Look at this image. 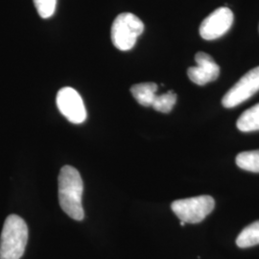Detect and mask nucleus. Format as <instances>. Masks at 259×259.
I'll list each match as a JSON object with an SVG mask.
<instances>
[{"mask_svg":"<svg viewBox=\"0 0 259 259\" xmlns=\"http://www.w3.org/2000/svg\"><path fill=\"white\" fill-rule=\"evenodd\" d=\"M215 201L211 196L202 195L188 199L177 200L171 204V208L177 217L185 223L198 224L212 212Z\"/></svg>","mask_w":259,"mask_h":259,"instance_id":"nucleus-4","label":"nucleus"},{"mask_svg":"<svg viewBox=\"0 0 259 259\" xmlns=\"http://www.w3.org/2000/svg\"><path fill=\"white\" fill-rule=\"evenodd\" d=\"M237 166L253 173H259V150L242 152L235 158Z\"/></svg>","mask_w":259,"mask_h":259,"instance_id":"nucleus-12","label":"nucleus"},{"mask_svg":"<svg viewBox=\"0 0 259 259\" xmlns=\"http://www.w3.org/2000/svg\"><path fill=\"white\" fill-rule=\"evenodd\" d=\"M196 66H191L187 70L189 79L199 85L215 81L220 75V66L215 63L212 57L204 52H198L195 55Z\"/></svg>","mask_w":259,"mask_h":259,"instance_id":"nucleus-8","label":"nucleus"},{"mask_svg":"<svg viewBox=\"0 0 259 259\" xmlns=\"http://www.w3.org/2000/svg\"><path fill=\"white\" fill-rule=\"evenodd\" d=\"M57 107L65 118L71 123L81 124L87 119V111L80 94L74 89H61L56 98Z\"/></svg>","mask_w":259,"mask_h":259,"instance_id":"nucleus-6","label":"nucleus"},{"mask_svg":"<svg viewBox=\"0 0 259 259\" xmlns=\"http://www.w3.org/2000/svg\"><path fill=\"white\" fill-rule=\"evenodd\" d=\"M233 13L228 7H220L203 20L200 35L204 39L212 40L224 36L232 27Z\"/></svg>","mask_w":259,"mask_h":259,"instance_id":"nucleus-7","label":"nucleus"},{"mask_svg":"<svg viewBox=\"0 0 259 259\" xmlns=\"http://www.w3.org/2000/svg\"><path fill=\"white\" fill-rule=\"evenodd\" d=\"M236 245L241 249L259 245V221L246 227L236 239Z\"/></svg>","mask_w":259,"mask_h":259,"instance_id":"nucleus-11","label":"nucleus"},{"mask_svg":"<svg viewBox=\"0 0 259 259\" xmlns=\"http://www.w3.org/2000/svg\"><path fill=\"white\" fill-rule=\"evenodd\" d=\"M259 92V66L250 69L223 97V106L232 109Z\"/></svg>","mask_w":259,"mask_h":259,"instance_id":"nucleus-5","label":"nucleus"},{"mask_svg":"<svg viewBox=\"0 0 259 259\" xmlns=\"http://www.w3.org/2000/svg\"><path fill=\"white\" fill-rule=\"evenodd\" d=\"M157 91V84L155 83H137L131 88L134 98L143 107H152Z\"/></svg>","mask_w":259,"mask_h":259,"instance_id":"nucleus-9","label":"nucleus"},{"mask_svg":"<svg viewBox=\"0 0 259 259\" xmlns=\"http://www.w3.org/2000/svg\"><path fill=\"white\" fill-rule=\"evenodd\" d=\"M141 19L131 13H122L114 19L111 30V41L121 51H128L135 47L138 37L143 33Z\"/></svg>","mask_w":259,"mask_h":259,"instance_id":"nucleus-3","label":"nucleus"},{"mask_svg":"<svg viewBox=\"0 0 259 259\" xmlns=\"http://www.w3.org/2000/svg\"><path fill=\"white\" fill-rule=\"evenodd\" d=\"M27 242V224L16 214L9 215L1 232L0 259L21 258Z\"/></svg>","mask_w":259,"mask_h":259,"instance_id":"nucleus-2","label":"nucleus"},{"mask_svg":"<svg viewBox=\"0 0 259 259\" xmlns=\"http://www.w3.org/2000/svg\"><path fill=\"white\" fill-rule=\"evenodd\" d=\"M177 102L176 93L173 91H169L168 93L157 95L154 102L152 104V107L159 112L168 113L172 111Z\"/></svg>","mask_w":259,"mask_h":259,"instance_id":"nucleus-13","label":"nucleus"},{"mask_svg":"<svg viewBox=\"0 0 259 259\" xmlns=\"http://www.w3.org/2000/svg\"><path fill=\"white\" fill-rule=\"evenodd\" d=\"M185 222H183V221H181V226H182V227H185Z\"/></svg>","mask_w":259,"mask_h":259,"instance_id":"nucleus-15","label":"nucleus"},{"mask_svg":"<svg viewBox=\"0 0 259 259\" xmlns=\"http://www.w3.org/2000/svg\"><path fill=\"white\" fill-rule=\"evenodd\" d=\"M40 18L48 19L55 13L57 0H33Z\"/></svg>","mask_w":259,"mask_h":259,"instance_id":"nucleus-14","label":"nucleus"},{"mask_svg":"<svg viewBox=\"0 0 259 259\" xmlns=\"http://www.w3.org/2000/svg\"><path fill=\"white\" fill-rule=\"evenodd\" d=\"M236 126L244 133L259 131V104L244 111L238 118Z\"/></svg>","mask_w":259,"mask_h":259,"instance_id":"nucleus-10","label":"nucleus"},{"mask_svg":"<svg viewBox=\"0 0 259 259\" xmlns=\"http://www.w3.org/2000/svg\"><path fill=\"white\" fill-rule=\"evenodd\" d=\"M59 202L62 209L70 218L82 221L84 217L82 195L83 184L80 173L74 167L65 165L59 175Z\"/></svg>","mask_w":259,"mask_h":259,"instance_id":"nucleus-1","label":"nucleus"}]
</instances>
